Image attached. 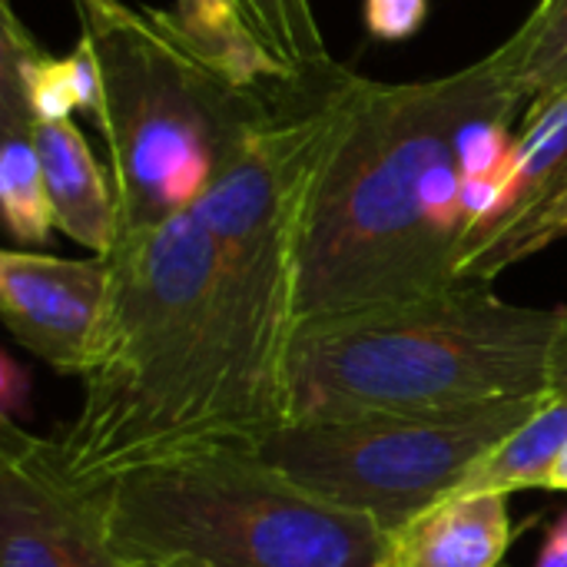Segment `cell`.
<instances>
[{
	"label": "cell",
	"mask_w": 567,
	"mask_h": 567,
	"mask_svg": "<svg viewBox=\"0 0 567 567\" xmlns=\"http://www.w3.org/2000/svg\"><path fill=\"white\" fill-rule=\"evenodd\" d=\"M352 86L355 73L336 70L306 100L272 103L196 206L219 259L209 445L259 449L289 425L299 246L312 193L346 126Z\"/></svg>",
	"instance_id": "7a4b0ae2"
},
{
	"label": "cell",
	"mask_w": 567,
	"mask_h": 567,
	"mask_svg": "<svg viewBox=\"0 0 567 567\" xmlns=\"http://www.w3.org/2000/svg\"><path fill=\"white\" fill-rule=\"evenodd\" d=\"M535 567H567V512L548 528Z\"/></svg>",
	"instance_id": "44dd1931"
},
{
	"label": "cell",
	"mask_w": 567,
	"mask_h": 567,
	"mask_svg": "<svg viewBox=\"0 0 567 567\" xmlns=\"http://www.w3.org/2000/svg\"><path fill=\"white\" fill-rule=\"evenodd\" d=\"M508 100L525 103L505 47L435 80L355 76L302 229L299 329L465 282V133Z\"/></svg>",
	"instance_id": "6da1fadb"
},
{
	"label": "cell",
	"mask_w": 567,
	"mask_h": 567,
	"mask_svg": "<svg viewBox=\"0 0 567 567\" xmlns=\"http://www.w3.org/2000/svg\"><path fill=\"white\" fill-rule=\"evenodd\" d=\"M551 395L567 399V316L555 342V355H551Z\"/></svg>",
	"instance_id": "7402d4cb"
},
{
	"label": "cell",
	"mask_w": 567,
	"mask_h": 567,
	"mask_svg": "<svg viewBox=\"0 0 567 567\" xmlns=\"http://www.w3.org/2000/svg\"><path fill=\"white\" fill-rule=\"evenodd\" d=\"M429 17V0H365V30L379 40H405L422 30Z\"/></svg>",
	"instance_id": "ac0fdd59"
},
{
	"label": "cell",
	"mask_w": 567,
	"mask_h": 567,
	"mask_svg": "<svg viewBox=\"0 0 567 567\" xmlns=\"http://www.w3.org/2000/svg\"><path fill=\"white\" fill-rule=\"evenodd\" d=\"M567 449V399H548L515 435L498 442L452 495H512L545 488V475Z\"/></svg>",
	"instance_id": "9a60e30c"
},
{
	"label": "cell",
	"mask_w": 567,
	"mask_h": 567,
	"mask_svg": "<svg viewBox=\"0 0 567 567\" xmlns=\"http://www.w3.org/2000/svg\"><path fill=\"white\" fill-rule=\"evenodd\" d=\"M37 150L56 229L93 256H110L120 239L116 193L73 116L40 120Z\"/></svg>",
	"instance_id": "8fae6325"
},
{
	"label": "cell",
	"mask_w": 567,
	"mask_h": 567,
	"mask_svg": "<svg viewBox=\"0 0 567 567\" xmlns=\"http://www.w3.org/2000/svg\"><path fill=\"white\" fill-rule=\"evenodd\" d=\"M150 17L179 50L233 86L262 90L299 80L262 43L239 0H176L173 10H150Z\"/></svg>",
	"instance_id": "7c38bea8"
},
{
	"label": "cell",
	"mask_w": 567,
	"mask_h": 567,
	"mask_svg": "<svg viewBox=\"0 0 567 567\" xmlns=\"http://www.w3.org/2000/svg\"><path fill=\"white\" fill-rule=\"evenodd\" d=\"M565 169L567 86L561 93H551V96H545L525 110V123H522V133L515 136V150H512V159H508V169H505V179L498 189L495 219L478 243H485L488 236L505 229L512 219H518L528 206H535Z\"/></svg>",
	"instance_id": "5bb4252c"
},
{
	"label": "cell",
	"mask_w": 567,
	"mask_h": 567,
	"mask_svg": "<svg viewBox=\"0 0 567 567\" xmlns=\"http://www.w3.org/2000/svg\"><path fill=\"white\" fill-rule=\"evenodd\" d=\"M0 362H3V375H0V409H3V419H13V412L30 395V382H27V372L13 362V355H3Z\"/></svg>",
	"instance_id": "ffe728a7"
},
{
	"label": "cell",
	"mask_w": 567,
	"mask_h": 567,
	"mask_svg": "<svg viewBox=\"0 0 567 567\" xmlns=\"http://www.w3.org/2000/svg\"><path fill=\"white\" fill-rule=\"evenodd\" d=\"M120 567H382L389 535L276 472L256 449L199 445L96 488Z\"/></svg>",
	"instance_id": "5b68a950"
},
{
	"label": "cell",
	"mask_w": 567,
	"mask_h": 567,
	"mask_svg": "<svg viewBox=\"0 0 567 567\" xmlns=\"http://www.w3.org/2000/svg\"><path fill=\"white\" fill-rule=\"evenodd\" d=\"M113 567H120V565H113Z\"/></svg>",
	"instance_id": "cb8c5ba5"
},
{
	"label": "cell",
	"mask_w": 567,
	"mask_h": 567,
	"mask_svg": "<svg viewBox=\"0 0 567 567\" xmlns=\"http://www.w3.org/2000/svg\"><path fill=\"white\" fill-rule=\"evenodd\" d=\"M106 259L103 349L56 442L66 475L86 492L213 442L219 259L209 226L189 209L120 233Z\"/></svg>",
	"instance_id": "3957f363"
},
{
	"label": "cell",
	"mask_w": 567,
	"mask_h": 567,
	"mask_svg": "<svg viewBox=\"0 0 567 567\" xmlns=\"http://www.w3.org/2000/svg\"><path fill=\"white\" fill-rule=\"evenodd\" d=\"M0 209L7 233L23 246H43L56 226L37 150V113L7 60H0Z\"/></svg>",
	"instance_id": "4fadbf2b"
},
{
	"label": "cell",
	"mask_w": 567,
	"mask_h": 567,
	"mask_svg": "<svg viewBox=\"0 0 567 567\" xmlns=\"http://www.w3.org/2000/svg\"><path fill=\"white\" fill-rule=\"evenodd\" d=\"M512 538L508 495H449L389 535L382 567H498Z\"/></svg>",
	"instance_id": "30bf717a"
},
{
	"label": "cell",
	"mask_w": 567,
	"mask_h": 567,
	"mask_svg": "<svg viewBox=\"0 0 567 567\" xmlns=\"http://www.w3.org/2000/svg\"><path fill=\"white\" fill-rule=\"evenodd\" d=\"M545 492H567V449L558 455L551 472L545 475Z\"/></svg>",
	"instance_id": "603a6c76"
},
{
	"label": "cell",
	"mask_w": 567,
	"mask_h": 567,
	"mask_svg": "<svg viewBox=\"0 0 567 567\" xmlns=\"http://www.w3.org/2000/svg\"><path fill=\"white\" fill-rule=\"evenodd\" d=\"M113 266L106 256L60 259L0 252V312L10 336L63 375L86 379L103 349Z\"/></svg>",
	"instance_id": "9c48e42d"
},
{
	"label": "cell",
	"mask_w": 567,
	"mask_h": 567,
	"mask_svg": "<svg viewBox=\"0 0 567 567\" xmlns=\"http://www.w3.org/2000/svg\"><path fill=\"white\" fill-rule=\"evenodd\" d=\"M146 10V7H143ZM93 43L120 233L189 213L213 176L272 110L269 86L243 90L143 27L83 30ZM279 86V83H276Z\"/></svg>",
	"instance_id": "8992f818"
},
{
	"label": "cell",
	"mask_w": 567,
	"mask_h": 567,
	"mask_svg": "<svg viewBox=\"0 0 567 567\" xmlns=\"http://www.w3.org/2000/svg\"><path fill=\"white\" fill-rule=\"evenodd\" d=\"M262 43L289 66L292 76H326L336 70L312 0H239Z\"/></svg>",
	"instance_id": "e0dca14e"
},
{
	"label": "cell",
	"mask_w": 567,
	"mask_h": 567,
	"mask_svg": "<svg viewBox=\"0 0 567 567\" xmlns=\"http://www.w3.org/2000/svg\"><path fill=\"white\" fill-rule=\"evenodd\" d=\"M567 309L505 302L488 282L299 329L289 425L458 412L551 395Z\"/></svg>",
	"instance_id": "277c9868"
},
{
	"label": "cell",
	"mask_w": 567,
	"mask_h": 567,
	"mask_svg": "<svg viewBox=\"0 0 567 567\" xmlns=\"http://www.w3.org/2000/svg\"><path fill=\"white\" fill-rule=\"evenodd\" d=\"M502 47L528 106L561 93L567 86V0H542Z\"/></svg>",
	"instance_id": "2e32d148"
},
{
	"label": "cell",
	"mask_w": 567,
	"mask_h": 567,
	"mask_svg": "<svg viewBox=\"0 0 567 567\" xmlns=\"http://www.w3.org/2000/svg\"><path fill=\"white\" fill-rule=\"evenodd\" d=\"M0 567H113L96 492L80 488L56 442L0 429Z\"/></svg>",
	"instance_id": "ba28073f"
},
{
	"label": "cell",
	"mask_w": 567,
	"mask_h": 567,
	"mask_svg": "<svg viewBox=\"0 0 567 567\" xmlns=\"http://www.w3.org/2000/svg\"><path fill=\"white\" fill-rule=\"evenodd\" d=\"M548 399L551 395L458 412L292 422L256 452L309 495L392 535L449 498L455 485Z\"/></svg>",
	"instance_id": "52a82bcc"
},
{
	"label": "cell",
	"mask_w": 567,
	"mask_h": 567,
	"mask_svg": "<svg viewBox=\"0 0 567 567\" xmlns=\"http://www.w3.org/2000/svg\"><path fill=\"white\" fill-rule=\"evenodd\" d=\"M83 10V30H113V27H143L146 10L126 7L123 0H76Z\"/></svg>",
	"instance_id": "d6986e66"
}]
</instances>
